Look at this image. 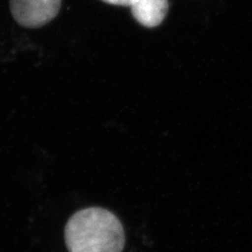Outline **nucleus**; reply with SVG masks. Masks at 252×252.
Returning <instances> with one entry per match:
<instances>
[{
  "instance_id": "f257e3e1",
  "label": "nucleus",
  "mask_w": 252,
  "mask_h": 252,
  "mask_svg": "<svg viewBox=\"0 0 252 252\" xmlns=\"http://www.w3.org/2000/svg\"><path fill=\"white\" fill-rule=\"evenodd\" d=\"M69 252H122L123 226L113 212L93 207L78 211L65 227Z\"/></svg>"
},
{
  "instance_id": "f03ea898",
  "label": "nucleus",
  "mask_w": 252,
  "mask_h": 252,
  "mask_svg": "<svg viewBox=\"0 0 252 252\" xmlns=\"http://www.w3.org/2000/svg\"><path fill=\"white\" fill-rule=\"evenodd\" d=\"M61 0H10L14 19L20 26L37 29L45 26L59 13Z\"/></svg>"
},
{
  "instance_id": "7ed1b4c3",
  "label": "nucleus",
  "mask_w": 252,
  "mask_h": 252,
  "mask_svg": "<svg viewBox=\"0 0 252 252\" xmlns=\"http://www.w3.org/2000/svg\"><path fill=\"white\" fill-rule=\"evenodd\" d=\"M135 19L146 28L160 26L168 12V0H137L131 6Z\"/></svg>"
},
{
  "instance_id": "20e7f679",
  "label": "nucleus",
  "mask_w": 252,
  "mask_h": 252,
  "mask_svg": "<svg viewBox=\"0 0 252 252\" xmlns=\"http://www.w3.org/2000/svg\"><path fill=\"white\" fill-rule=\"evenodd\" d=\"M104 2L114 4V5H121V6H131L137 0H103Z\"/></svg>"
}]
</instances>
